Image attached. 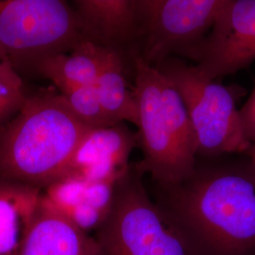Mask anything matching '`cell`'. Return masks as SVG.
<instances>
[{
    "label": "cell",
    "mask_w": 255,
    "mask_h": 255,
    "mask_svg": "<svg viewBox=\"0 0 255 255\" xmlns=\"http://www.w3.org/2000/svg\"><path fill=\"white\" fill-rule=\"evenodd\" d=\"M158 191V205L201 255H255V178L247 166L197 164L187 180Z\"/></svg>",
    "instance_id": "6da1fadb"
},
{
    "label": "cell",
    "mask_w": 255,
    "mask_h": 255,
    "mask_svg": "<svg viewBox=\"0 0 255 255\" xmlns=\"http://www.w3.org/2000/svg\"><path fill=\"white\" fill-rule=\"evenodd\" d=\"M89 129L60 93L27 96L24 106L0 128V181L46 190L68 177Z\"/></svg>",
    "instance_id": "7a4b0ae2"
},
{
    "label": "cell",
    "mask_w": 255,
    "mask_h": 255,
    "mask_svg": "<svg viewBox=\"0 0 255 255\" xmlns=\"http://www.w3.org/2000/svg\"><path fill=\"white\" fill-rule=\"evenodd\" d=\"M133 94L138 108V146L143 159L135 164L158 187L187 180L197 166L198 143L187 110L172 83L154 66L133 56Z\"/></svg>",
    "instance_id": "3957f363"
},
{
    "label": "cell",
    "mask_w": 255,
    "mask_h": 255,
    "mask_svg": "<svg viewBox=\"0 0 255 255\" xmlns=\"http://www.w3.org/2000/svg\"><path fill=\"white\" fill-rule=\"evenodd\" d=\"M135 164L116 182L109 207L96 228L101 255H202L150 199Z\"/></svg>",
    "instance_id": "277c9868"
},
{
    "label": "cell",
    "mask_w": 255,
    "mask_h": 255,
    "mask_svg": "<svg viewBox=\"0 0 255 255\" xmlns=\"http://www.w3.org/2000/svg\"><path fill=\"white\" fill-rule=\"evenodd\" d=\"M86 41L79 16L66 1L0 0V61L20 77L37 73L47 59Z\"/></svg>",
    "instance_id": "5b68a950"
},
{
    "label": "cell",
    "mask_w": 255,
    "mask_h": 255,
    "mask_svg": "<svg viewBox=\"0 0 255 255\" xmlns=\"http://www.w3.org/2000/svg\"><path fill=\"white\" fill-rule=\"evenodd\" d=\"M156 68L172 83L183 101L197 138L199 156L210 158L251 148L253 145L244 136L239 110L226 87L203 79L194 65L179 57H170Z\"/></svg>",
    "instance_id": "8992f818"
},
{
    "label": "cell",
    "mask_w": 255,
    "mask_h": 255,
    "mask_svg": "<svg viewBox=\"0 0 255 255\" xmlns=\"http://www.w3.org/2000/svg\"><path fill=\"white\" fill-rule=\"evenodd\" d=\"M225 0H135V54L151 66L181 56L196 62ZM132 56V57H133Z\"/></svg>",
    "instance_id": "52a82bcc"
},
{
    "label": "cell",
    "mask_w": 255,
    "mask_h": 255,
    "mask_svg": "<svg viewBox=\"0 0 255 255\" xmlns=\"http://www.w3.org/2000/svg\"><path fill=\"white\" fill-rule=\"evenodd\" d=\"M255 60V0H225L202 42L196 71L205 80L236 73Z\"/></svg>",
    "instance_id": "ba28073f"
},
{
    "label": "cell",
    "mask_w": 255,
    "mask_h": 255,
    "mask_svg": "<svg viewBox=\"0 0 255 255\" xmlns=\"http://www.w3.org/2000/svg\"><path fill=\"white\" fill-rule=\"evenodd\" d=\"M136 146L138 134L125 123L91 128L78 146L68 177L86 183L118 181L128 168L129 155Z\"/></svg>",
    "instance_id": "9c48e42d"
},
{
    "label": "cell",
    "mask_w": 255,
    "mask_h": 255,
    "mask_svg": "<svg viewBox=\"0 0 255 255\" xmlns=\"http://www.w3.org/2000/svg\"><path fill=\"white\" fill-rule=\"evenodd\" d=\"M17 255H101L95 237L42 195Z\"/></svg>",
    "instance_id": "30bf717a"
},
{
    "label": "cell",
    "mask_w": 255,
    "mask_h": 255,
    "mask_svg": "<svg viewBox=\"0 0 255 255\" xmlns=\"http://www.w3.org/2000/svg\"><path fill=\"white\" fill-rule=\"evenodd\" d=\"M72 6L92 43L119 52L123 47L136 48L135 0H75Z\"/></svg>",
    "instance_id": "8fae6325"
},
{
    "label": "cell",
    "mask_w": 255,
    "mask_h": 255,
    "mask_svg": "<svg viewBox=\"0 0 255 255\" xmlns=\"http://www.w3.org/2000/svg\"><path fill=\"white\" fill-rule=\"evenodd\" d=\"M43 191L0 181V255H17Z\"/></svg>",
    "instance_id": "7c38bea8"
},
{
    "label": "cell",
    "mask_w": 255,
    "mask_h": 255,
    "mask_svg": "<svg viewBox=\"0 0 255 255\" xmlns=\"http://www.w3.org/2000/svg\"><path fill=\"white\" fill-rule=\"evenodd\" d=\"M112 50L114 49L86 41L71 52L47 59L39 66L37 74L50 80L59 90L71 86L95 85Z\"/></svg>",
    "instance_id": "4fadbf2b"
},
{
    "label": "cell",
    "mask_w": 255,
    "mask_h": 255,
    "mask_svg": "<svg viewBox=\"0 0 255 255\" xmlns=\"http://www.w3.org/2000/svg\"><path fill=\"white\" fill-rule=\"evenodd\" d=\"M102 108L110 121L117 125L129 122L138 126V108L128 85L122 53L112 50L95 84Z\"/></svg>",
    "instance_id": "5bb4252c"
},
{
    "label": "cell",
    "mask_w": 255,
    "mask_h": 255,
    "mask_svg": "<svg viewBox=\"0 0 255 255\" xmlns=\"http://www.w3.org/2000/svg\"><path fill=\"white\" fill-rule=\"evenodd\" d=\"M60 91L74 115L89 128L111 127L95 85L65 87Z\"/></svg>",
    "instance_id": "9a60e30c"
},
{
    "label": "cell",
    "mask_w": 255,
    "mask_h": 255,
    "mask_svg": "<svg viewBox=\"0 0 255 255\" xmlns=\"http://www.w3.org/2000/svg\"><path fill=\"white\" fill-rule=\"evenodd\" d=\"M27 98L22 78L0 61V128L18 113Z\"/></svg>",
    "instance_id": "2e32d148"
},
{
    "label": "cell",
    "mask_w": 255,
    "mask_h": 255,
    "mask_svg": "<svg viewBox=\"0 0 255 255\" xmlns=\"http://www.w3.org/2000/svg\"><path fill=\"white\" fill-rule=\"evenodd\" d=\"M86 182L75 177H67L46 189V197L64 213L82 203Z\"/></svg>",
    "instance_id": "e0dca14e"
},
{
    "label": "cell",
    "mask_w": 255,
    "mask_h": 255,
    "mask_svg": "<svg viewBox=\"0 0 255 255\" xmlns=\"http://www.w3.org/2000/svg\"><path fill=\"white\" fill-rule=\"evenodd\" d=\"M116 182L102 181L86 183L83 201L101 211L104 215L112 201Z\"/></svg>",
    "instance_id": "ac0fdd59"
},
{
    "label": "cell",
    "mask_w": 255,
    "mask_h": 255,
    "mask_svg": "<svg viewBox=\"0 0 255 255\" xmlns=\"http://www.w3.org/2000/svg\"><path fill=\"white\" fill-rule=\"evenodd\" d=\"M244 136L252 145L255 144V88L245 105L239 110Z\"/></svg>",
    "instance_id": "d6986e66"
},
{
    "label": "cell",
    "mask_w": 255,
    "mask_h": 255,
    "mask_svg": "<svg viewBox=\"0 0 255 255\" xmlns=\"http://www.w3.org/2000/svg\"><path fill=\"white\" fill-rule=\"evenodd\" d=\"M251 147H253L252 152H251V162L247 165V167L255 178V144H254Z\"/></svg>",
    "instance_id": "ffe728a7"
}]
</instances>
